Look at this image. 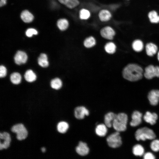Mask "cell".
<instances>
[{"mask_svg":"<svg viewBox=\"0 0 159 159\" xmlns=\"http://www.w3.org/2000/svg\"><path fill=\"white\" fill-rule=\"evenodd\" d=\"M143 72L141 67L135 64H130L124 69L122 75L125 79L131 81H135L142 77Z\"/></svg>","mask_w":159,"mask_h":159,"instance_id":"obj_1","label":"cell"},{"mask_svg":"<svg viewBox=\"0 0 159 159\" xmlns=\"http://www.w3.org/2000/svg\"><path fill=\"white\" fill-rule=\"evenodd\" d=\"M128 117L124 113H120L117 114L116 116L112 123L114 129L118 132H123L127 129Z\"/></svg>","mask_w":159,"mask_h":159,"instance_id":"obj_2","label":"cell"},{"mask_svg":"<svg viewBox=\"0 0 159 159\" xmlns=\"http://www.w3.org/2000/svg\"><path fill=\"white\" fill-rule=\"evenodd\" d=\"M135 138L137 140L145 141L147 139L153 140L156 135L152 129L144 127L138 129L135 133Z\"/></svg>","mask_w":159,"mask_h":159,"instance_id":"obj_3","label":"cell"},{"mask_svg":"<svg viewBox=\"0 0 159 159\" xmlns=\"http://www.w3.org/2000/svg\"><path fill=\"white\" fill-rule=\"evenodd\" d=\"M106 141L108 146L114 148L120 147L122 143L120 132L117 131L109 135L107 138Z\"/></svg>","mask_w":159,"mask_h":159,"instance_id":"obj_4","label":"cell"},{"mask_svg":"<svg viewBox=\"0 0 159 159\" xmlns=\"http://www.w3.org/2000/svg\"><path fill=\"white\" fill-rule=\"evenodd\" d=\"M11 130L16 134V138L19 140L25 139L28 135L27 130L22 124H18L13 126Z\"/></svg>","mask_w":159,"mask_h":159,"instance_id":"obj_5","label":"cell"},{"mask_svg":"<svg viewBox=\"0 0 159 159\" xmlns=\"http://www.w3.org/2000/svg\"><path fill=\"white\" fill-rule=\"evenodd\" d=\"M100 33L103 38L110 40L113 39L116 32L114 29L111 25H106L100 29Z\"/></svg>","mask_w":159,"mask_h":159,"instance_id":"obj_6","label":"cell"},{"mask_svg":"<svg viewBox=\"0 0 159 159\" xmlns=\"http://www.w3.org/2000/svg\"><path fill=\"white\" fill-rule=\"evenodd\" d=\"M112 17L111 10L107 8L100 9L98 11L97 17L102 23H105L110 21Z\"/></svg>","mask_w":159,"mask_h":159,"instance_id":"obj_7","label":"cell"},{"mask_svg":"<svg viewBox=\"0 0 159 159\" xmlns=\"http://www.w3.org/2000/svg\"><path fill=\"white\" fill-rule=\"evenodd\" d=\"M145 77L147 79H150L154 77H159V67L150 65L145 69L144 73Z\"/></svg>","mask_w":159,"mask_h":159,"instance_id":"obj_8","label":"cell"},{"mask_svg":"<svg viewBox=\"0 0 159 159\" xmlns=\"http://www.w3.org/2000/svg\"><path fill=\"white\" fill-rule=\"evenodd\" d=\"M89 115V112L85 107L84 106H79L75 108L74 110V115L77 119H83L85 116Z\"/></svg>","mask_w":159,"mask_h":159,"instance_id":"obj_9","label":"cell"},{"mask_svg":"<svg viewBox=\"0 0 159 159\" xmlns=\"http://www.w3.org/2000/svg\"><path fill=\"white\" fill-rule=\"evenodd\" d=\"M92 16L91 11L87 8H81L78 11L79 19L82 21H85L89 20Z\"/></svg>","mask_w":159,"mask_h":159,"instance_id":"obj_10","label":"cell"},{"mask_svg":"<svg viewBox=\"0 0 159 159\" xmlns=\"http://www.w3.org/2000/svg\"><path fill=\"white\" fill-rule=\"evenodd\" d=\"M89 148L87 144L82 141L79 142L78 145L76 148L77 153L81 156H85L89 153Z\"/></svg>","mask_w":159,"mask_h":159,"instance_id":"obj_11","label":"cell"},{"mask_svg":"<svg viewBox=\"0 0 159 159\" xmlns=\"http://www.w3.org/2000/svg\"><path fill=\"white\" fill-rule=\"evenodd\" d=\"M0 139L4 140L2 143L0 142V150H1L3 149L7 148L9 146L11 141L9 134L6 132L0 133Z\"/></svg>","mask_w":159,"mask_h":159,"instance_id":"obj_12","label":"cell"},{"mask_svg":"<svg viewBox=\"0 0 159 159\" xmlns=\"http://www.w3.org/2000/svg\"><path fill=\"white\" fill-rule=\"evenodd\" d=\"M148 97L151 105L153 106L157 105L159 102V90H151L149 93Z\"/></svg>","mask_w":159,"mask_h":159,"instance_id":"obj_13","label":"cell"},{"mask_svg":"<svg viewBox=\"0 0 159 159\" xmlns=\"http://www.w3.org/2000/svg\"><path fill=\"white\" fill-rule=\"evenodd\" d=\"M142 114L138 111H135L132 113V120L130 122V125L132 127H136L139 125L142 122Z\"/></svg>","mask_w":159,"mask_h":159,"instance_id":"obj_14","label":"cell"},{"mask_svg":"<svg viewBox=\"0 0 159 159\" xmlns=\"http://www.w3.org/2000/svg\"><path fill=\"white\" fill-rule=\"evenodd\" d=\"M61 4L70 9H73L80 6V0H58Z\"/></svg>","mask_w":159,"mask_h":159,"instance_id":"obj_15","label":"cell"},{"mask_svg":"<svg viewBox=\"0 0 159 159\" xmlns=\"http://www.w3.org/2000/svg\"><path fill=\"white\" fill-rule=\"evenodd\" d=\"M14 61L15 63L18 65L25 63L27 59L26 54L24 52L18 51L14 57Z\"/></svg>","mask_w":159,"mask_h":159,"instance_id":"obj_16","label":"cell"},{"mask_svg":"<svg viewBox=\"0 0 159 159\" xmlns=\"http://www.w3.org/2000/svg\"><path fill=\"white\" fill-rule=\"evenodd\" d=\"M158 118V116L156 113H151L149 111L146 112L143 116L145 122L152 125L156 123Z\"/></svg>","mask_w":159,"mask_h":159,"instance_id":"obj_17","label":"cell"},{"mask_svg":"<svg viewBox=\"0 0 159 159\" xmlns=\"http://www.w3.org/2000/svg\"><path fill=\"white\" fill-rule=\"evenodd\" d=\"M117 114L110 112L106 114L104 117V122L107 127L110 128L112 126L113 122L116 117Z\"/></svg>","mask_w":159,"mask_h":159,"instance_id":"obj_18","label":"cell"},{"mask_svg":"<svg viewBox=\"0 0 159 159\" xmlns=\"http://www.w3.org/2000/svg\"><path fill=\"white\" fill-rule=\"evenodd\" d=\"M57 25L59 29L62 31H64L68 28L69 26V23L67 19L61 18L58 20Z\"/></svg>","mask_w":159,"mask_h":159,"instance_id":"obj_19","label":"cell"},{"mask_svg":"<svg viewBox=\"0 0 159 159\" xmlns=\"http://www.w3.org/2000/svg\"><path fill=\"white\" fill-rule=\"evenodd\" d=\"M107 130L105 125L102 124L97 125L95 129L96 134L99 136L104 137L106 134Z\"/></svg>","mask_w":159,"mask_h":159,"instance_id":"obj_20","label":"cell"},{"mask_svg":"<svg viewBox=\"0 0 159 159\" xmlns=\"http://www.w3.org/2000/svg\"><path fill=\"white\" fill-rule=\"evenodd\" d=\"M147 54L150 56H152L156 53L158 48L154 44L150 43H148L145 47Z\"/></svg>","mask_w":159,"mask_h":159,"instance_id":"obj_21","label":"cell"},{"mask_svg":"<svg viewBox=\"0 0 159 159\" xmlns=\"http://www.w3.org/2000/svg\"><path fill=\"white\" fill-rule=\"evenodd\" d=\"M22 20L26 23H29L33 20L34 19L33 15L28 11L25 10L23 11L21 15Z\"/></svg>","mask_w":159,"mask_h":159,"instance_id":"obj_22","label":"cell"},{"mask_svg":"<svg viewBox=\"0 0 159 159\" xmlns=\"http://www.w3.org/2000/svg\"><path fill=\"white\" fill-rule=\"evenodd\" d=\"M84 46L86 48H90L94 46L96 44V40L93 36H90L86 38L84 41Z\"/></svg>","mask_w":159,"mask_h":159,"instance_id":"obj_23","label":"cell"},{"mask_svg":"<svg viewBox=\"0 0 159 159\" xmlns=\"http://www.w3.org/2000/svg\"><path fill=\"white\" fill-rule=\"evenodd\" d=\"M132 153L134 155L137 156H141L143 155L144 152L143 147L140 144H136L133 147Z\"/></svg>","mask_w":159,"mask_h":159,"instance_id":"obj_24","label":"cell"},{"mask_svg":"<svg viewBox=\"0 0 159 159\" xmlns=\"http://www.w3.org/2000/svg\"><path fill=\"white\" fill-rule=\"evenodd\" d=\"M38 63L39 65L42 67H47L49 65L47 55L44 53L41 54L38 58Z\"/></svg>","mask_w":159,"mask_h":159,"instance_id":"obj_25","label":"cell"},{"mask_svg":"<svg viewBox=\"0 0 159 159\" xmlns=\"http://www.w3.org/2000/svg\"><path fill=\"white\" fill-rule=\"evenodd\" d=\"M24 78L25 80L29 82H32L35 81L37 77L36 74L31 70H27L25 73Z\"/></svg>","mask_w":159,"mask_h":159,"instance_id":"obj_26","label":"cell"},{"mask_svg":"<svg viewBox=\"0 0 159 159\" xmlns=\"http://www.w3.org/2000/svg\"><path fill=\"white\" fill-rule=\"evenodd\" d=\"M148 17L151 23H158L159 22V16L156 11L153 10L150 12L148 14Z\"/></svg>","mask_w":159,"mask_h":159,"instance_id":"obj_27","label":"cell"},{"mask_svg":"<svg viewBox=\"0 0 159 159\" xmlns=\"http://www.w3.org/2000/svg\"><path fill=\"white\" fill-rule=\"evenodd\" d=\"M69 127V125L68 123L64 121L59 122L57 126L58 131L62 133H65L68 130Z\"/></svg>","mask_w":159,"mask_h":159,"instance_id":"obj_28","label":"cell"},{"mask_svg":"<svg viewBox=\"0 0 159 159\" xmlns=\"http://www.w3.org/2000/svg\"><path fill=\"white\" fill-rule=\"evenodd\" d=\"M106 52L110 54L114 53L116 51V46L112 42H109L105 44L104 47Z\"/></svg>","mask_w":159,"mask_h":159,"instance_id":"obj_29","label":"cell"},{"mask_svg":"<svg viewBox=\"0 0 159 159\" xmlns=\"http://www.w3.org/2000/svg\"><path fill=\"white\" fill-rule=\"evenodd\" d=\"M132 47L135 51L137 52H140L143 49V43L140 40H136L134 41L132 43Z\"/></svg>","mask_w":159,"mask_h":159,"instance_id":"obj_30","label":"cell"},{"mask_svg":"<svg viewBox=\"0 0 159 159\" xmlns=\"http://www.w3.org/2000/svg\"><path fill=\"white\" fill-rule=\"evenodd\" d=\"M21 76L18 72H14L10 76V80L11 82L14 84H19L21 80Z\"/></svg>","mask_w":159,"mask_h":159,"instance_id":"obj_31","label":"cell"},{"mask_svg":"<svg viewBox=\"0 0 159 159\" xmlns=\"http://www.w3.org/2000/svg\"><path fill=\"white\" fill-rule=\"evenodd\" d=\"M62 85L61 80L59 78H55L51 81V86L52 88L55 90L60 89Z\"/></svg>","mask_w":159,"mask_h":159,"instance_id":"obj_32","label":"cell"},{"mask_svg":"<svg viewBox=\"0 0 159 159\" xmlns=\"http://www.w3.org/2000/svg\"><path fill=\"white\" fill-rule=\"evenodd\" d=\"M150 147L153 151L157 152L159 151V140H153L151 143Z\"/></svg>","mask_w":159,"mask_h":159,"instance_id":"obj_33","label":"cell"},{"mask_svg":"<svg viewBox=\"0 0 159 159\" xmlns=\"http://www.w3.org/2000/svg\"><path fill=\"white\" fill-rule=\"evenodd\" d=\"M37 31L36 29L33 28L28 29L26 32V36L29 37H32L33 35H37Z\"/></svg>","mask_w":159,"mask_h":159,"instance_id":"obj_34","label":"cell"},{"mask_svg":"<svg viewBox=\"0 0 159 159\" xmlns=\"http://www.w3.org/2000/svg\"><path fill=\"white\" fill-rule=\"evenodd\" d=\"M7 73L6 69V67L3 66L1 65L0 67V77L2 78L5 77Z\"/></svg>","mask_w":159,"mask_h":159,"instance_id":"obj_35","label":"cell"},{"mask_svg":"<svg viewBox=\"0 0 159 159\" xmlns=\"http://www.w3.org/2000/svg\"><path fill=\"white\" fill-rule=\"evenodd\" d=\"M143 158L145 159H154L155 158L154 155L150 152H148L143 155Z\"/></svg>","mask_w":159,"mask_h":159,"instance_id":"obj_36","label":"cell"},{"mask_svg":"<svg viewBox=\"0 0 159 159\" xmlns=\"http://www.w3.org/2000/svg\"><path fill=\"white\" fill-rule=\"evenodd\" d=\"M6 3V0H0V6H2L4 5Z\"/></svg>","mask_w":159,"mask_h":159,"instance_id":"obj_37","label":"cell"},{"mask_svg":"<svg viewBox=\"0 0 159 159\" xmlns=\"http://www.w3.org/2000/svg\"><path fill=\"white\" fill-rule=\"evenodd\" d=\"M41 150H42V152L44 153V152H45L46 149L44 148L43 147V148H41Z\"/></svg>","mask_w":159,"mask_h":159,"instance_id":"obj_38","label":"cell"},{"mask_svg":"<svg viewBox=\"0 0 159 159\" xmlns=\"http://www.w3.org/2000/svg\"><path fill=\"white\" fill-rule=\"evenodd\" d=\"M157 57H158V61H159V51L158 52V54Z\"/></svg>","mask_w":159,"mask_h":159,"instance_id":"obj_39","label":"cell"},{"mask_svg":"<svg viewBox=\"0 0 159 159\" xmlns=\"http://www.w3.org/2000/svg\"></svg>","mask_w":159,"mask_h":159,"instance_id":"obj_40","label":"cell"}]
</instances>
